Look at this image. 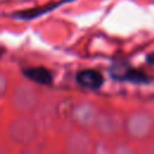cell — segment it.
Wrapping results in <instances>:
<instances>
[{
	"label": "cell",
	"mask_w": 154,
	"mask_h": 154,
	"mask_svg": "<svg viewBox=\"0 0 154 154\" xmlns=\"http://www.w3.org/2000/svg\"><path fill=\"white\" fill-rule=\"evenodd\" d=\"M147 61L149 64H154V53H150L149 55H147Z\"/></svg>",
	"instance_id": "5"
},
{
	"label": "cell",
	"mask_w": 154,
	"mask_h": 154,
	"mask_svg": "<svg viewBox=\"0 0 154 154\" xmlns=\"http://www.w3.org/2000/svg\"><path fill=\"white\" fill-rule=\"evenodd\" d=\"M111 75L116 79L130 81L132 83H147L148 77L140 70L132 69L125 63H114L111 69Z\"/></svg>",
	"instance_id": "1"
},
{
	"label": "cell",
	"mask_w": 154,
	"mask_h": 154,
	"mask_svg": "<svg viewBox=\"0 0 154 154\" xmlns=\"http://www.w3.org/2000/svg\"><path fill=\"white\" fill-rule=\"evenodd\" d=\"M23 72L26 77L40 84H49L53 81V76L51 71L45 67H30V69H25Z\"/></svg>",
	"instance_id": "3"
},
{
	"label": "cell",
	"mask_w": 154,
	"mask_h": 154,
	"mask_svg": "<svg viewBox=\"0 0 154 154\" xmlns=\"http://www.w3.org/2000/svg\"><path fill=\"white\" fill-rule=\"evenodd\" d=\"M76 81L84 88L96 90L103 84V76L95 70H83L79 71L76 76Z\"/></svg>",
	"instance_id": "2"
},
{
	"label": "cell",
	"mask_w": 154,
	"mask_h": 154,
	"mask_svg": "<svg viewBox=\"0 0 154 154\" xmlns=\"http://www.w3.org/2000/svg\"><path fill=\"white\" fill-rule=\"evenodd\" d=\"M66 1H71V0H64V1H61V2H57V4H53V5H51V6H46V7H43V8L26 10V11H23V12L17 13V14H18L17 17H18V18H22V19H31V18H34V17L41 16V14H43L45 12L51 11V10H53V8L58 7V6H60L63 2H66Z\"/></svg>",
	"instance_id": "4"
}]
</instances>
